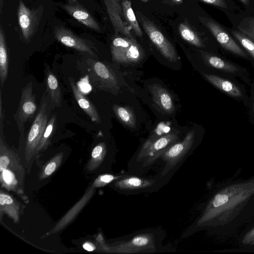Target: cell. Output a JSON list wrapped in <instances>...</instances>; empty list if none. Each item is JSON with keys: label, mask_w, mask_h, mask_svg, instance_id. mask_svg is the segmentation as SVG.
Wrapping results in <instances>:
<instances>
[{"label": "cell", "mask_w": 254, "mask_h": 254, "mask_svg": "<svg viewBox=\"0 0 254 254\" xmlns=\"http://www.w3.org/2000/svg\"><path fill=\"white\" fill-rule=\"evenodd\" d=\"M195 131H189L184 139L178 141L171 146L161 156L164 163L162 169L159 172L161 175L173 176L178 168L188 156L194 142Z\"/></svg>", "instance_id": "7"}, {"label": "cell", "mask_w": 254, "mask_h": 254, "mask_svg": "<svg viewBox=\"0 0 254 254\" xmlns=\"http://www.w3.org/2000/svg\"><path fill=\"white\" fill-rule=\"evenodd\" d=\"M0 137V179L2 187L13 191L26 203L29 202L24 192L25 170L17 153Z\"/></svg>", "instance_id": "3"}, {"label": "cell", "mask_w": 254, "mask_h": 254, "mask_svg": "<svg viewBox=\"0 0 254 254\" xmlns=\"http://www.w3.org/2000/svg\"><path fill=\"white\" fill-rule=\"evenodd\" d=\"M238 29L254 41V17L243 19L238 25Z\"/></svg>", "instance_id": "32"}, {"label": "cell", "mask_w": 254, "mask_h": 254, "mask_svg": "<svg viewBox=\"0 0 254 254\" xmlns=\"http://www.w3.org/2000/svg\"><path fill=\"white\" fill-rule=\"evenodd\" d=\"M204 3L218 7L226 8L227 7L225 0H199Z\"/></svg>", "instance_id": "35"}, {"label": "cell", "mask_w": 254, "mask_h": 254, "mask_svg": "<svg viewBox=\"0 0 254 254\" xmlns=\"http://www.w3.org/2000/svg\"><path fill=\"white\" fill-rule=\"evenodd\" d=\"M68 79L73 96L78 105L93 122L97 124L100 123V117L96 108L79 89L73 79L69 77Z\"/></svg>", "instance_id": "19"}, {"label": "cell", "mask_w": 254, "mask_h": 254, "mask_svg": "<svg viewBox=\"0 0 254 254\" xmlns=\"http://www.w3.org/2000/svg\"><path fill=\"white\" fill-rule=\"evenodd\" d=\"M242 243L245 245H254V228L245 234Z\"/></svg>", "instance_id": "34"}, {"label": "cell", "mask_w": 254, "mask_h": 254, "mask_svg": "<svg viewBox=\"0 0 254 254\" xmlns=\"http://www.w3.org/2000/svg\"><path fill=\"white\" fill-rule=\"evenodd\" d=\"M199 21L210 31L219 44L225 49L233 54L247 58L243 50L234 40V38L218 23L214 20L198 16Z\"/></svg>", "instance_id": "12"}, {"label": "cell", "mask_w": 254, "mask_h": 254, "mask_svg": "<svg viewBox=\"0 0 254 254\" xmlns=\"http://www.w3.org/2000/svg\"><path fill=\"white\" fill-rule=\"evenodd\" d=\"M173 176H163L159 172L153 177H144L127 171L122 177L112 183V188L126 195L158 191L165 186Z\"/></svg>", "instance_id": "5"}, {"label": "cell", "mask_w": 254, "mask_h": 254, "mask_svg": "<svg viewBox=\"0 0 254 254\" xmlns=\"http://www.w3.org/2000/svg\"><path fill=\"white\" fill-rule=\"evenodd\" d=\"M4 110L2 107V100L1 90L0 91V136L3 135V121L4 119Z\"/></svg>", "instance_id": "36"}, {"label": "cell", "mask_w": 254, "mask_h": 254, "mask_svg": "<svg viewBox=\"0 0 254 254\" xmlns=\"http://www.w3.org/2000/svg\"><path fill=\"white\" fill-rule=\"evenodd\" d=\"M60 5L67 13L87 27L100 32L101 28L92 14L77 0H66Z\"/></svg>", "instance_id": "14"}, {"label": "cell", "mask_w": 254, "mask_h": 254, "mask_svg": "<svg viewBox=\"0 0 254 254\" xmlns=\"http://www.w3.org/2000/svg\"><path fill=\"white\" fill-rule=\"evenodd\" d=\"M56 126L57 115L56 113H54L49 119L35 156L39 155L41 152L46 149L56 130Z\"/></svg>", "instance_id": "23"}, {"label": "cell", "mask_w": 254, "mask_h": 254, "mask_svg": "<svg viewBox=\"0 0 254 254\" xmlns=\"http://www.w3.org/2000/svg\"><path fill=\"white\" fill-rule=\"evenodd\" d=\"M176 3H180L182 2L183 0H172Z\"/></svg>", "instance_id": "39"}, {"label": "cell", "mask_w": 254, "mask_h": 254, "mask_svg": "<svg viewBox=\"0 0 254 254\" xmlns=\"http://www.w3.org/2000/svg\"><path fill=\"white\" fill-rule=\"evenodd\" d=\"M165 235L160 227L144 229L118 238L103 249L118 254L159 253L165 250L162 245Z\"/></svg>", "instance_id": "2"}, {"label": "cell", "mask_w": 254, "mask_h": 254, "mask_svg": "<svg viewBox=\"0 0 254 254\" xmlns=\"http://www.w3.org/2000/svg\"><path fill=\"white\" fill-rule=\"evenodd\" d=\"M203 75L211 84L225 93L234 97L242 95L239 88L232 82L215 75L207 73H203Z\"/></svg>", "instance_id": "21"}, {"label": "cell", "mask_w": 254, "mask_h": 254, "mask_svg": "<svg viewBox=\"0 0 254 254\" xmlns=\"http://www.w3.org/2000/svg\"><path fill=\"white\" fill-rule=\"evenodd\" d=\"M179 141L177 132H169L145 147H140L128 161V172L143 175L148 172L156 162L173 144Z\"/></svg>", "instance_id": "4"}, {"label": "cell", "mask_w": 254, "mask_h": 254, "mask_svg": "<svg viewBox=\"0 0 254 254\" xmlns=\"http://www.w3.org/2000/svg\"><path fill=\"white\" fill-rule=\"evenodd\" d=\"M253 111L254 112V105H253Z\"/></svg>", "instance_id": "42"}, {"label": "cell", "mask_w": 254, "mask_h": 254, "mask_svg": "<svg viewBox=\"0 0 254 254\" xmlns=\"http://www.w3.org/2000/svg\"><path fill=\"white\" fill-rule=\"evenodd\" d=\"M83 248L87 251L91 252L95 249V247L90 242H86L83 245Z\"/></svg>", "instance_id": "37"}, {"label": "cell", "mask_w": 254, "mask_h": 254, "mask_svg": "<svg viewBox=\"0 0 254 254\" xmlns=\"http://www.w3.org/2000/svg\"><path fill=\"white\" fill-rule=\"evenodd\" d=\"M0 28V80L2 87L7 78L8 72V56L4 30Z\"/></svg>", "instance_id": "22"}, {"label": "cell", "mask_w": 254, "mask_h": 254, "mask_svg": "<svg viewBox=\"0 0 254 254\" xmlns=\"http://www.w3.org/2000/svg\"><path fill=\"white\" fill-rule=\"evenodd\" d=\"M25 206L17 201L13 196L2 190L0 192V215L7 214L14 223H18L23 213Z\"/></svg>", "instance_id": "17"}, {"label": "cell", "mask_w": 254, "mask_h": 254, "mask_svg": "<svg viewBox=\"0 0 254 254\" xmlns=\"http://www.w3.org/2000/svg\"><path fill=\"white\" fill-rule=\"evenodd\" d=\"M113 109L117 118L122 124L130 128L135 127L136 118L131 109L117 105H114Z\"/></svg>", "instance_id": "25"}, {"label": "cell", "mask_w": 254, "mask_h": 254, "mask_svg": "<svg viewBox=\"0 0 254 254\" xmlns=\"http://www.w3.org/2000/svg\"><path fill=\"white\" fill-rule=\"evenodd\" d=\"M242 2L246 5H249L250 1L249 0H240Z\"/></svg>", "instance_id": "38"}, {"label": "cell", "mask_w": 254, "mask_h": 254, "mask_svg": "<svg viewBox=\"0 0 254 254\" xmlns=\"http://www.w3.org/2000/svg\"><path fill=\"white\" fill-rule=\"evenodd\" d=\"M63 155L62 152L57 154L46 165L40 174V180L50 176L56 171L62 162Z\"/></svg>", "instance_id": "30"}, {"label": "cell", "mask_w": 254, "mask_h": 254, "mask_svg": "<svg viewBox=\"0 0 254 254\" xmlns=\"http://www.w3.org/2000/svg\"><path fill=\"white\" fill-rule=\"evenodd\" d=\"M179 31L182 38L190 44L199 48L204 47L197 34L186 23L180 24Z\"/></svg>", "instance_id": "27"}, {"label": "cell", "mask_w": 254, "mask_h": 254, "mask_svg": "<svg viewBox=\"0 0 254 254\" xmlns=\"http://www.w3.org/2000/svg\"><path fill=\"white\" fill-rule=\"evenodd\" d=\"M107 154V147L104 142H101L96 145L91 153V158L88 167L91 170H94L99 167L104 161Z\"/></svg>", "instance_id": "28"}, {"label": "cell", "mask_w": 254, "mask_h": 254, "mask_svg": "<svg viewBox=\"0 0 254 254\" xmlns=\"http://www.w3.org/2000/svg\"><path fill=\"white\" fill-rule=\"evenodd\" d=\"M89 67L91 80L97 88L112 90L119 89L115 74L104 63L91 60Z\"/></svg>", "instance_id": "13"}, {"label": "cell", "mask_w": 254, "mask_h": 254, "mask_svg": "<svg viewBox=\"0 0 254 254\" xmlns=\"http://www.w3.org/2000/svg\"><path fill=\"white\" fill-rule=\"evenodd\" d=\"M53 108L49 96L46 91L42 96L38 112L26 138L25 154L27 162L36 154Z\"/></svg>", "instance_id": "6"}, {"label": "cell", "mask_w": 254, "mask_h": 254, "mask_svg": "<svg viewBox=\"0 0 254 254\" xmlns=\"http://www.w3.org/2000/svg\"><path fill=\"white\" fill-rule=\"evenodd\" d=\"M37 109L33 83L31 81L22 88L19 106L14 115V119L21 133L24 131L25 124L33 117Z\"/></svg>", "instance_id": "11"}, {"label": "cell", "mask_w": 254, "mask_h": 254, "mask_svg": "<svg viewBox=\"0 0 254 254\" xmlns=\"http://www.w3.org/2000/svg\"><path fill=\"white\" fill-rule=\"evenodd\" d=\"M45 81L51 103L53 107H58L62 104V92L56 76L48 65L45 64L44 69Z\"/></svg>", "instance_id": "20"}, {"label": "cell", "mask_w": 254, "mask_h": 254, "mask_svg": "<svg viewBox=\"0 0 254 254\" xmlns=\"http://www.w3.org/2000/svg\"><path fill=\"white\" fill-rule=\"evenodd\" d=\"M202 56L204 61L210 66L228 72H235L238 70V68L234 64L227 62L219 57L203 53Z\"/></svg>", "instance_id": "26"}, {"label": "cell", "mask_w": 254, "mask_h": 254, "mask_svg": "<svg viewBox=\"0 0 254 254\" xmlns=\"http://www.w3.org/2000/svg\"><path fill=\"white\" fill-rule=\"evenodd\" d=\"M254 194V179L229 185L216 193L202 213L183 233L190 236L199 229L224 226L231 222L242 210Z\"/></svg>", "instance_id": "1"}, {"label": "cell", "mask_w": 254, "mask_h": 254, "mask_svg": "<svg viewBox=\"0 0 254 254\" xmlns=\"http://www.w3.org/2000/svg\"><path fill=\"white\" fill-rule=\"evenodd\" d=\"M230 33L254 59V41L238 30H232Z\"/></svg>", "instance_id": "29"}, {"label": "cell", "mask_w": 254, "mask_h": 254, "mask_svg": "<svg viewBox=\"0 0 254 254\" xmlns=\"http://www.w3.org/2000/svg\"><path fill=\"white\" fill-rule=\"evenodd\" d=\"M44 7H27L22 0H19L17 10L18 21L22 36L28 42L36 33L39 25Z\"/></svg>", "instance_id": "9"}, {"label": "cell", "mask_w": 254, "mask_h": 254, "mask_svg": "<svg viewBox=\"0 0 254 254\" xmlns=\"http://www.w3.org/2000/svg\"><path fill=\"white\" fill-rule=\"evenodd\" d=\"M111 51L114 61L121 64H136L143 57V50L134 37H115L111 43Z\"/></svg>", "instance_id": "8"}, {"label": "cell", "mask_w": 254, "mask_h": 254, "mask_svg": "<svg viewBox=\"0 0 254 254\" xmlns=\"http://www.w3.org/2000/svg\"><path fill=\"white\" fill-rule=\"evenodd\" d=\"M141 21L145 32L163 57L170 62H177L179 56L174 47L161 31L146 17H142Z\"/></svg>", "instance_id": "10"}, {"label": "cell", "mask_w": 254, "mask_h": 254, "mask_svg": "<svg viewBox=\"0 0 254 254\" xmlns=\"http://www.w3.org/2000/svg\"><path fill=\"white\" fill-rule=\"evenodd\" d=\"M103 0L116 33L122 34L125 36L133 37L128 27L123 20V12L121 0Z\"/></svg>", "instance_id": "16"}, {"label": "cell", "mask_w": 254, "mask_h": 254, "mask_svg": "<svg viewBox=\"0 0 254 254\" xmlns=\"http://www.w3.org/2000/svg\"><path fill=\"white\" fill-rule=\"evenodd\" d=\"M169 127L165 124L162 123L151 132L147 138L141 145V147H145L154 142L160 137L169 133L168 131Z\"/></svg>", "instance_id": "31"}, {"label": "cell", "mask_w": 254, "mask_h": 254, "mask_svg": "<svg viewBox=\"0 0 254 254\" xmlns=\"http://www.w3.org/2000/svg\"><path fill=\"white\" fill-rule=\"evenodd\" d=\"M0 0V12H1V9H2V0Z\"/></svg>", "instance_id": "40"}, {"label": "cell", "mask_w": 254, "mask_h": 254, "mask_svg": "<svg viewBox=\"0 0 254 254\" xmlns=\"http://www.w3.org/2000/svg\"><path fill=\"white\" fill-rule=\"evenodd\" d=\"M54 33L56 39L63 45L79 52L95 55L91 47L83 39L76 36L67 28L56 26Z\"/></svg>", "instance_id": "15"}, {"label": "cell", "mask_w": 254, "mask_h": 254, "mask_svg": "<svg viewBox=\"0 0 254 254\" xmlns=\"http://www.w3.org/2000/svg\"><path fill=\"white\" fill-rule=\"evenodd\" d=\"M141 0L143 2H146V1H148L149 0Z\"/></svg>", "instance_id": "41"}, {"label": "cell", "mask_w": 254, "mask_h": 254, "mask_svg": "<svg viewBox=\"0 0 254 254\" xmlns=\"http://www.w3.org/2000/svg\"><path fill=\"white\" fill-rule=\"evenodd\" d=\"M153 102L166 114H172L175 111L174 101L170 93L164 87L157 84L149 87Z\"/></svg>", "instance_id": "18"}, {"label": "cell", "mask_w": 254, "mask_h": 254, "mask_svg": "<svg viewBox=\"0 0 254 254\" xmlns=\"http://www.w3.org/2000/svg\"><path fill=\"white\" fill-rule=\"evenodd\" d=\"M122 7L123 15L128 25L137 36L142 37L143 33L132 8L130 0H123L122 1Z\"/></svg>", "instance_id": "24"}, {"label": "cell", "mask_w": 254, "mask_h": 254, "mask_svg": "<svg viewBox=\"0 0 254 254\" xmlns=\"http://www.w3.org/2000/svg\"><path fill=\"white\" fill-rule=\"evenodd\" d=\"M124 173L125 172L118 174H106L100 175L94 181L93 186L95 187H104L121 178Z\"/></svg>", "instance_id": "33"}]
</instances>
